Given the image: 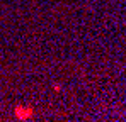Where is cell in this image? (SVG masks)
Segmentation results:
<instances>
[{
  "label": "cell",
  "instance_id": "obj_1",
  "mask_svg": "<svg viewBox=\"0 0 126 122\" xmlns=\"http://www.w3.org/2000/svg\"><path fill=\"white\" fill-rule=\"evenodd\" d=\"M14 115H16L17 121H29L34 115V109L29 107V105H17L14 109Z\"/></svg>",
  "mask_w": 126,
  "mask_h": 122
}]
</instances>
